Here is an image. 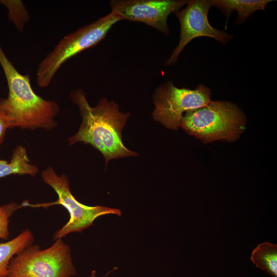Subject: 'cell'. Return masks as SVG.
Listing matches in <instances>:
<instances>
[{"mask_svg":"<svg viewBox=\"0 0 277 277\" xmlns=\"http://www.w3.org/2000/svg\"><path fill=\"white\" fill-rule=\"evenodd\" d=\"M9 128L10 126L8 119L3 113L0 112V145L3 142L6 131Z\"/></svg>","mask_w":277,"mask_h":277,"instance_id":"obj_16","label":"cell"},{"mask_svg":"<svg viewBox=\"0 0 277 277\" xmlns=\"http://www.w3.org/2000/svg\"><path fill=\"white\" fill-rule=\"evenodd\" d=\"M70 98L78 107L82 118L77 133L68 139L70 145L78 142L91 145L104 155L106 166L110 160L138 155L122 141V132L130 113L120 112L118 104L105 97L92 107L82 89L72 91Z\"/></svg>","mask_w":277,"mask_h":277,"instance_id":"obj_1","label":"cell"},{"mask_svg":"<svg viewBox=\"0 0 277 277\" xmlns=\"http://www.w3.org/2000/svg\"><path fill=\"white\" fill-rule=\"evenodd\" d=\"M33 241L32 232L27 229L11 240L0 243V277H8V266L11 260L31 245Z\"/></svg>","mask_w":277,"mask_h":277,"instance_id":"obj_11","label":"cell"},{"mask_svg":"<svg viewBox=\"0 0 277 277\" xmlns=\"http://www.w3.org/2000/svg\"><path fill=\"white\" fill-rule=\"evenodd\" d=\"M21 206L12 202L0 206V239L7 240L9 235V223L13 213Z\"/></svg>","mask_w":277,"mask_h":277,"instance_id":"obj_15","label":"cell"},{"mask_svg":"<svg viewBox=\"0 0 277 277\" xmlns=\"http://www.w3.org/2000/svg\"><path fill=\"white\" fill-rule=\"evenodd\" d=\"M246 117L238 106L227 101H211L185 112L181 126L204 143L223 140L233 142L245 129Z\"/></svg>","mask_w":277,"mask_h":277,"instance_id":"obj_3","label":"cell"},{"mask_svg":"<svg viewBox=\"0 0 277 277\" xmlns=\"http://www.w3.org/2000/svg\"><path fill=\"white\" fill-rule=\"evenodd\" d=\"M211 7L210 0H191L181 11L174 13L180 24V41L165 65L175 64L180 53L191 40L199 36H207L226 44L233 36L213 28L208 19V13Z\"/></svg>","mask_w":277,"mask_h":277,"instance_id":"obj_8","label":"cell"},{"mask_svg":"<svg viewBox=\"0 0 277 277\" xmlns=\"http://www.w3.org/2000/svg\"><path fill=\"white\" fill-rule=\"evenodd\" d=\"M114 11L65 36L38 65L36 78L38 86L48 87L61 66L69 58L97 45L112 26L123 20Z\"/></svg>","mask_w":277,"mask_h":277,"instance_id":"obj_4","label":"cell"},{"mask_svg":"<svg viewBox=\"0 0 277 277\" xmlns=\"http://www.w3.org/2000/svg\"><path fill=\"white\" fill-rule=\"evenodd\" d=\"M76 273L70 247L62 239L49 248L30 245L10 261L8 277H71Z\"/></svg>","mask_w":277,"mask_h":277,"instance_id":"obj_5","label":"cell"},{"mask_svg":"<svg viewBox=\"0 0 277 277\" xmlns=\"http://www.w3.org/2000/svg\"><path fill=\"white\" fill-rule=\"evenodd\" d=\"M189 2L188 0H111V11L124 19L138 22L154 28L165 35L170 33L168 17Z\"/></svg>","mask_w":277,"mask_h":277,"instance_id":"obj_9","label":"cell"},{"mask_svg":"<svg viewBox=\"0 0 277 277\" xmlns=\"http://www.w3.org/2000/svg\"><path fill=\"white\" fill-rule=\"evenodd\" d=\"M210 89L200 84L194 90L175 87L172 81L159 85L153 95L152 116L166 128L177 130L183 114L205 106L211 102Z\"/></svg>","mask_w":277,"mask_h":277,"instance_id":"obj_6","label":"cell"},{"mask_svg":"<svg viewBox=\"0 0 277 277\" xmlns=\"http://www.w3.org/2000/svg\"><path fill=\"white\" fill-rule=\"evenodd\" d=\"M38 171V168L31 163L26 148L22 146L14 149L10 162L0 160V177L11 174L34 176Z\"/></svg>","mask_w":277,"mask_h":277,"instance_id":"obj_12","label":"cell"},{"mask_svg":"<svg viewBox=\"0 0 277 277\" xmlns=\"http://www.w3.org/2000/svg\"><path fill=\"white\" fill-rule=\"evenodd\" d=\"M90 277H96V273L95 270H92L91 273Z\"/></svg>","mask_w":277,"mask_h":277,"instance_id":"obj_17","label":"cell"},{"mask_svg":"<svg viewBox=\"0 0 277 277\" xmlns=\"http://www.w3.org/2000/svg\"><path fill=\"white\" fill-rule=\"evenodd\" d=\"M271 0H210L211 6L220 10L226 17V26L230 14L236 11L238 16L235 21L236 24H243L253 13L264 10Z\"/></svg>","mask_w":277,"mask_h":277,"instance_id":"obj_10","label":"cell"},{"mask_svg":"<svg viewBox=\"0 0 277 277\" xmlns=\"http://www.w3.org/2000/svg\"><path fill=\"white\" fill-rule=\"evenodd\" d=\"M0 65L8 87L7 98L0 99V112L8 119L10 128L34 130L54 128L60 108L53 101L46 100L33 91L29 74L18 72L0 45Z\"/></svg>","mask_w":277,"mask_h":277,"instance_id":"obj_2","label":"cell"},{"mask_svg":"<svg viewBox=\"0 0 277 277\" xmlns=\"http://www.w3.org/2000/svg\"><path fill=\"white\" fill-rule=\"evenodd\" d=\"M8 9V16L17 30L24 31L25 25L30 20V16L24 3L22 1H0Z\"/></svg>","mask_w":277,"mask_h":277,"instance_id":"obj_14","label":"cell"},{"mask_svg":"<svg viewBox=\"0 0 277 277\" xmlns=\"http://www.w3.org/2000/svg\"><path fill=\"white\" fill-rule=\"evenodd\" d=\"M251 260L256 266L272 277H277V245L267 242L257 246L251 253Z\"/></svg>","mask_w":277,"mask_h":277,"instance_id":"obj_13","label":"cell"},{"mask_svg":"<svg viewBox=\"0 0 277 277\" xmlns=\"http://www.w3.org/2000/svg\"><path fill=\"white\" fill-rule=\"evenodd\" d=\"M43 181L51 187L58 195L57 200L53 203L38 205V206H48L61 205L70 214L69 221L53 235V240L62 239L69 233L81 232L91 226L98 217L107 214H114L121 216V211L103 206H88L78 202L71 193L69 182L64 174L58 175L54 169L49 167L42 171Z\"/></svg>","mask_w":277,"mask_h":277,"instance_id":"obj_7","label":"cell"}]
</instances>
